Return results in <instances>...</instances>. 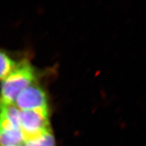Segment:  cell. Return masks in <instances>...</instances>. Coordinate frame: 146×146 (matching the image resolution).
<instances>
[{"label":"cell","mask_w":146,"mask_h":146,"mask_svg":"<svg viewBox=\"0 0 146 146\" xmlns=\"http://www.w3.org/2000/svg\"><path fill=\"white\" fill-rule=\"evenodd\" d=\"M20 128L25 142L51 130L48 106L20 111Z\"/></svg>","instance_id":"2"},{"label":"cell","mask_w":146,"mask_h":146,"mask_svg":"<svg viewBox=\"0 0 146 146\" xmlns=\"http://www.w3.org/2000/svg\"><path fill=\"white\" fill-rule=\"evenodd\" d=\"M35 79L34 70L31 63L23 60L16 64L14 69L1 82L0 98L13 103L21 91L34 84Z\"/></svg>","instance_id":"1"},{"label":"cell","mask_w":146,"mask_h":146,"mask_svg":"<svg viewBox=\"0 0 146 146\" xmlns=\"http://www.w3.org/2000/svg\"><path fill=\"white\" fill-rule=\"evenodd\" d=\"M25 138L20 129L0 131V146H21Z\"/></svg>","instance_id":"4"},{"label":"cell","mask_w":146,"mask_h":146,"mask_svg":"<svg viewBox=\"0 0 146 146\" xmlns=\"http://www.w3.org/2000/svg\"><path fill=\"white\" fill-rule=\"evenodd\" d=\"M17 106L21 110H27L48 106L47 96L44 90L34 84L21 91L15 99Z\"/></svg>","instance_id":"3"},{"label":"cell","mask_w":146,"mask_h":146,"mask_svg":"<svg viewBox=\"0 0 146 146\" xmlns=\"http://www.w3.org/2000/svg\"><path fill=\"white\" fill-rule=\"evenodd\" d=\"M21 146H55L51 130H48L36 138L25 141Z\"/></svg>","instance_id":"5"},{"label":"cell","mask_w":146,"mask_h":146,"mask_svg":"<svg viewBox=\"0 0 146 146\" xmlns=\"http://www.w3.org/2000/svg\"><path fill=\"white\" fill-rule=\"evenodd\" d=\"M16 65L9 55L0 49V79H4L14 69Z\"/></svg>","instance_id":"6"}]
</instances>
